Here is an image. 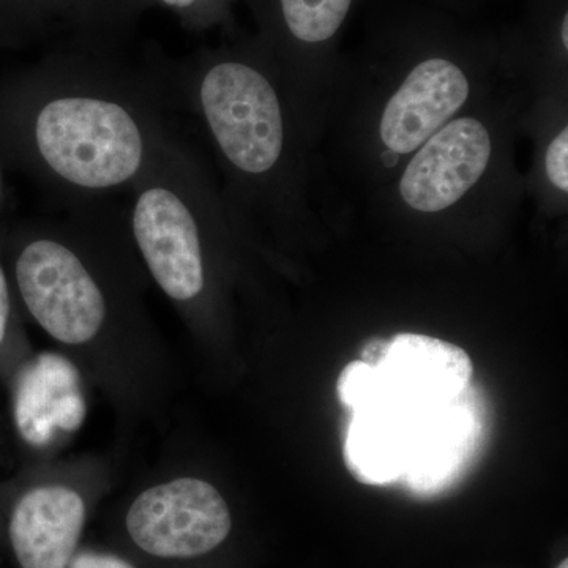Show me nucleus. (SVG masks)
<instances>
[{
    "label": "nucleus",
    "mask_w": 568,
    "mask_h": 568,
    "mask_svg": "<svg viewBox=\"0 0 568 568\" xmlns=\"http://www.w3.org/2000/svg\"><path fill=\"white\" fill-rule=\"evenodd\" d=\"M163 69L67 44L29 74L18 110L24 163L73 207L126 192L175 134Z\"/></svg>",
    "instance_id": "nucleus-1"
},
{
    "label": "nucleus",
    "mask_w": 568,
    "mask_h": 568,
    "mask_svg": "<svg viewBox=\"0 0 568 568\" xmlns=\"http://www.w3.org/2000/svg\"><path fill=\"white\" fill-rule=\"evenodd\" d=\"M74 211L70 222L51 223L29 237L14 263L26 308L51 338L71 346L102 334L114 305L93 257L100 207Z\"/></svg>",
    "instance_id": "nucleus-2"
},
{
    "label": "nucleus",
    "mask_w": 568,
    "mask_h": 568,
    "mask_svg": "<svg viewBox=\"0 0 568 568\" xmlns=\"http://www.w3.org/2000/svg\"><path fill=\"white\" fill-rule=\"evenodd\" d=\"M178 91H186L224 162L245 178L274 173L284 152L282 100L272 81L239 59L163 62Z\"/></svg>",
    "instance_id": "nucleus-3"
},
{
    "label": "nucleus",
    "mask_w": 568,
    "mask_h": 568,
    "mask_svg": "<svg viewBox=\"0 0 568 568\" xmlns=\"http://www.w3.org/2000/svg\"><path fill=\"white\" fill-rule=\"evenodd\" d=\"M134 544L155 558L192 559L226 540L233 517L212 484L183 477L145 489L126 514Z\"/></svg>",
    "instance_id": "nucleus-4"
},
{
    "label": "nucleus",
    "mask_w": 568,
    "mask_h": 568,
    "mask_svg": "<svg viewBox=\"0 0 568 568\" xmlns=\"http://www.w3.org/2000/svg\"><path fill=\"white\" fill-rule=\"evenodd\" d=\"M491 140L484 123L465 118L426 140L407 164L399 193L416 211H444L462 200L487 170Z\"/></svg>",
    "instance_id": "nucleus-5"
},
{
    "label": "nucleus",
    "mask_w": 568,
    "mask_h": 568,
    "mask_svg": "<svg viewBox=\"0 0 568 568\" xmlns=\"http://www.w3.org/2000/svg\"><path fill=\"white\" fill-rule=\"evenodd\" d=\"M396 405H444L465 390L474 366L463 347L428 335L399 334L376 365Z\"/></svg>",
    "instance_id": "nucleus-6"
},
{
    "label": "nucleus",
    "mask_w": 568,
    "mask_h": 568,
    "mask_svg": "<svg viewBox=\"0 0 568 568\" xmlns=\"http://www.w3.org/2000/svg\"><path fill=\"white\" fill-rule=\"evenodd\" d=\"M469 82L455 63L429 59L418 63L387 103L381 138L388 151L420 148L466 103Z\"/></svg>",
    "instance_id": "nucleus-7"
},
{
    "label": "nucleus",
    "mask_w": 568,
    "mask_h": 568,
    "mask_svg": "<svg viewBox=\"0 0 568 568\" xmlns=\"http://www.w3.org/2000/svg\"><path fill=\"white\" fill-rule=\"evenodd\" d=\"M85 523V504L77 489L41 485L18 500L10 540L22 568H67Z\"/></svg>",
    "instance_id": "nucleus-8"
},
{
    "label": "nucleus",
    "mask_w": 568,
    "mask_h": 568,
    "mask_svg": "<svg viewBox=\"0 0 568 568\" xmlns=\"http://www.w3.org/2000/svg\"><path fill=\"white\" fill-rule=\"evenodd\" d=\"M85 416L73 365L58 355H41L21 376L17 417L22 437L33 446L50 443L55 428L74 429Z\"/></svg>",
    "instance_id": "nucleus-9"
},
{
    "label": "nucleus",
    "mask_w": 568,
    "mask_h": 568,
    "mask_svg": "<svg viewBox=\"0 0 568 568\" xmlns=\"http://www.w3.org/2000/svg\"><path fill=\"white\" fill-rule=\"evenodd\" d=\"M399 407L355 413L345 444L346 465L365 484L383 485L406 473L410 417Z\"/></svg>",
    "instance_id": "nucleus-10"
},
{
    "label": "nucleus",
    "mask_w": 568,
    "mask_h": 568,
    "mask_svg": "<svg viewBox=\"0 0 568 568\" xmlns=\"http://www.w3.org/2000/svg\"><path fill=\"white\" fill-rule=\"evenodd\" d=\"M141 18L133 0H71L69 44L82 50L121 54Z\"/></svg>",
    "instance_id": "nucleus-11"
},
{
    "label": "nucleus",
    "mask_w": 568,
    "mask_h": 568,
    "mask_svg": "<svg viewBox=\"0 0 568 568\" xmlns=\"http://www.w3.org/2000/svg\"><path fill=\"white\" fill-rule=\"evenodd\" d=\"M467 425L459 414H440L422 418L410 425V455L407 470H413L416 484H435L446 476L462 458Z\"/></svg>",
    "instance_id": "nucleus-12"
},
{
    "label": "nucleus",
    "mask_w": 568,
    "mask_h": 568,
    "mask_svg": "<svg viewBox=\"0 0 568 568\" xmlns=\"http://www.w3.org/2000/svg\"><path fill=\"white\" fill-rule=\"evenodd\" d=\"M71 0H0V41L10 44L67 31Z\"/></svg>",
    "instance_id": "nucleus-13"
},
{
    "label": "nucleus",
    "mask_w": 568,
    "mask_h": 568,
    "mask_svg": "<svg viewBox=\"0 0 568 568\" xmlns=\"http://www.w3.org/2000/svg\"><path fill=\"white\" fill-rule=\"evenodd\" d=\"M353 0H278L284 28L295 40L320 43L334 37Z\"/></svg>",
    "instance_id": "nucleus-14"
},
{
    "label": "nucleus",
    "mask_w": 568,
    "mask_h": 568,
    "mask_svg": "<svg viewBox=\"0 0 568 568\" xmlns=\"http://www.w3.org/2000/svg\"><path fill=\"white\" fill-rule=\"evenodd\" d=\"M336 392L339 402L355 413L399 407L376 366L362 361L353 362L343 369L336 384Z\"/></svg>",
    "instance_id": "nucleus-15"
},
{
    "label": "nucleus",
    "mask_w": 568,
    "mask_h": 568,
    "mask_svg": "<svg viewBox=\"0 0 568 568\" xmlns=\"http://www.w3.org/2000/svg\"><path fill=\"white\" fill-rule=\"evenodd\" d=\"M133 7L140 18L151 9H164L178 18L182 28L200 29L220 14L222 0H133Z\"/></svg>",
    "instance_id": "nucleus-16"
},
{
    "label": "nucleus",
    "mask_w": 568,
    "mask_h": 568,
    "mask_svg": "<svg viewBox=\"0 0 568 568\" xmlns=\"http://www.w3.org/2000/svg\"><path fill=\"white\" fill-rule=\"evenodd\" d=\"M547 173L552 185L567 192L568 190V130L551 142L547 152Z\"/></svg>",
    "instance_id": "nucleus-17"
},
{
    "label": "nucleus",
    "mask_w": 568,
    "mask_h": 568,
    "mask_svg": "<svg viewBox=\"0 0 568 568\" xmlns=\"http://www.w3.org/2000/svg\"><path fill=\"white\" fill-rule=\"evenodd\" d=\"M67 568H133L125 560L115 558L111 555H100V552H81L73 556Z\"/></svg>",
    "instance_id": "nucleus-18"
},
{
    "label": "nucleus",
    "mask_w": 568,
    "mask_h": 568,
    "mask_svg": "<svg viewBox=\"0 0 568 568\" xmlns=\"http://www.w3.org/2000/svg\"><path fill=\"white\" fill-rule=\"evenodd\" d=\"M10 290L9 283H7L6 272H3L2 265H0V345H2L3 338L7 334V325L10 320Z\"/></svg>",
    "instance_id": "nucleus-19"
},
{
    "label": "nucleus",
    "mask_w": 568,
    "mask_h": 568,
    "mask_svg": "<svg viewBox=\"0 0 568 568\" xmlns=\"http://www.w3.org/2000/svg\"><path fill=\"white\" fill-rule=\"evenodd\" d=\"M399 153H396L394 151H387L386 153H383V162L386 164L387 168H394L396 163H398Z\"/></svg>",
    "instance_id": "nucleus-20"
},
{
    "label": "nucleus",
    "mask_w": 568,
    "mask_h": 568,
    "mask_svg": "<svg viewBox=\"0 0 568 568\" xmlns=\"http://www.w3.org/2000/svg\"><path fill=\"white\" fill-rule=\"evenodd\" d=\"M564 44L568 47V20L566 17V20H564Z\"/></svg>",
    "instance_id": "nucleus-21"
},
{
    "label": "nucleus",
    "mask_w": 568,
    "mask_h": 568,
    "mask_svg": "<svg viewBox=\"0 0 568 568\" xmlns=\"http://www.w3.org/2000/svg\"><path fill=\"white\" fill-rule=\"evenodd\" d=\"M556 568H568V560L564 559L562 562H560L559 566Z\"/></svg>",
    "instance_id": "nucleus-22"
}]
</instances>
